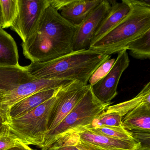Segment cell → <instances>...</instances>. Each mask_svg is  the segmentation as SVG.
<instances>
[{
    "instance_id": "1",
    "label": "cell",
    "mask_w": 150,
    "mask_h": 150,
    "mask_svg": "<svg viewBox=\"0 0 150 150\" xmlns=\"http://www.w3.org/2000/svg\"><path fill=\"white\" fill-rule=\"evenodd\" d=\"M78 28L49 4L35 30L23 42V55L35 63L50 61L72 52Z\"/></svg>"
},
{
    "instance_id": "2",
    "label": "cell",
    "mask_w": 150,
    "mask_h": 150,
    "mask_svg": "<svg viewBox=\"0 0 150 150\" xmlns=\"http://www.w3.org/2000/svg\"><path fill=\"white\" fill-rule=\"evenodd\" d=\"M110 58L88 49L73 51L50 61L31 63L26 68L34 79L67 80L88 85L95 71Z\"/></svg>"
},
{
    "instance_id": "3",
    "label": "cell",
    "mask_w": 150,
    "mask_h": 150,
    "mask_svg": "<svg viewBox=\"0 0 150 150\" xmlns=\"http://www.w3.org/2000/svg\"><path fill=\"white\" fill-rule=\"evenodd\" d=\"M129 7L127 15L111 31L88 49L104 55L127 50L133 40L150 30V3L145 1L125 0Z\"/></svg>"
},
{
    "instance_id": "4",
    "label": "cell",
    "mask_w": 150,
    "mask_h": 150,
    "mask_svg": "<svg viewBox=\"0 0 150 150\" xmlns=\"http://www.w3.org/2000/svg\"><path fill=\"white\" fill-rule=\"evenodd\" d=\"M56 99V94L33 110L8 121L7 126L20 142L42 149L48 131L50 115Z\"/></svg>"
},
{
    "instance_id": "5",
    "label": "cell",
    "mask_w": 150,
    "mask_h": 150,
    "mask_svg": "<svg viewBox=\"0 0 150 150\" xmlns=\"http://www.w3.org/2000/svg\"><path fill=\"white\" fill-rule=\"evenodd\" d=\"M112 103H103L92 92L91 86L87 93L61 122L46 136L42 150L48 148L59 139L79 126H87Z\"/></svg>"
},
{
    "instance_id": "6",
    "label": "cell",
    "mask_w": 150,
    "mask_h": 150,
    "mask_svg": "<svg viewBox=\"0 0 150 150\" xmlns=\"http://www.w3.org/2000/svg\"><path fill=\"white\" fill-rule=\"evenodd\" d=\"M90 86L74 81L59 88L49 118L46 136L52 132L83 97ZM45 136V137H46Z\"/></svg>"
},
{
    "instance_id": "7",
    "label": "cell",
    "mask_w": 150,
    "mask_h": 150,
    "mask_svg": "<svg viewBox=\"0 0 150 150\" xmlns=\"http://www.w3.org/2000/svg\"><path fill=\"white\" fill-rule=\"evenodd\" d=\"M19 12L10 27L26 41L36 28L42 14L49 5V0H18Z\"/></svg>"
},
{
    "instance_id": "8",
    "label": "cell",
    "mask_w": 150,
    "mask_h": 150,
    "mask_svg": "<svg viewBox=\"0 0 150 150\" xmlns=\"http://www.w3.org/2000/svg\"><path fill=\"white\" fill-rule=\"evenodd\" d=\"M117 56L112 68L103 79L91 87L96 98L103 103H108L117 95V88L120 78L129 65L127 50H123Z\"/></svg>"
},
{
    "instance_id": "9",
    "label": "cell",
    "mask_w": 150,
    "mask_h": 150,
    "mask_svg": "<svg viewBox=\"0 0 150 150\" xmlns=\"http://www.w3.org/2000/svg\"><path fill=\"white\" fill-rule=\"evenodd\" d=\"M71 81L67 80H33L20 85L1 96L0 106L8 112L15 104L34 94L44 90L59 88Z\"/></svg>"
},
{
    "instance_id": "10",
    "label": "cell",
    "mask_w": 150,
    "mask_h": 150,
    "mask_svg": "<svg viewBox=\"0 0 150 150\" xmlns=\"http://www.w3.org/2000/svg\"><path fill=\"white\" fill-rule=\"evenodd\" d=\"M108 0H102L83 21L78 25L74 39L73 51L86 50L89 48L91 41L103 19L110 8Z\"/></svg>"
},
{
    "instance_id": "11",
    "label": "cell",
    "mask_w": 150,
    "mask_h": 150,
    "mask_svg": "<svg viewBox=\"0 0 150 150\" xmlns=\"http://www.w3.org/2000/svg\"><path fill=\"white\" fill-rule=\"evenodd\" d=\"M72 131L77 134L81 142L104 149L134 150L141 147L140 143L137 140L112 138L95 133L83 126L77 127Z\"/></svg>"
},
{
    "instance_id": "12",
    "label": "cell",
    "mask_w": 150,
    "mask_h": 150,
    "mask_svg": "<svg viewBox=\"0 0 150 150\" xmlns=\"http://www.w3.org/2000/svg\"><path fill=\"white\" fill-rule=\"evenodd\" d=\"M109 1L111 6L110 9L97 28L90 45L102 38L111 31L120 23L129 12V7L125 0H122L121 2H118L116 1Z\"/></svg>"
},
{
    "instance_id": "13",
    "label": "cell",
    "mask_w": 150,
    "mask_h": 150,
    "mask_svg": "<svg viewBox=\"0 0 150 150\" xmlns=\"http://www.w3.org/2000/svg\"><path fill=\"white\" fill-rule=\"evenodd\" d=\"M34 79L29 74L26 67L0 66V97Z\"/></svg>"
},
{
    "instance_id": "14",
    "label": "cell",
    "mask_w": 150,
    "mask_h": 150,
    "mask_svg": "<svg viewBox=\"0 0 150 150\" xmlns=\"http://www.w3.org/2000/svg\"><path fill=\"white\" fill-rule=\"evenodd\" d=\"M101 1L72 0L71 3L60 10L59 13L67 21L78 26Z\"/></svg>"
},
{
    "instance_id": "15",
    "label": "cell",
    "mask_w": 150,
    "mask_h": 150,
    "mask_svg": "<svg viewBox=\"0 0 150 150\" xmlns=\"http://www.w3.org/2000/svg\"><path fill=\"white\" fill-rule=\"evenodd\" d=\"M59 88L41 91L18 102L8 110L9 120L19 117L33 110L54 96Z\"/></svg>"
},
{
    "instance_id": "16",
    "label": "cell",
    "mask_w": 150,
    "mask_h": 150,
    "mask_svg": "<svg viewBox=\"0 0 150 150\" xmlns=\"http://www.w3.org/2000/svg\"><path fill=\"white\" fill-rule=\"evenodd\" d=\"M122 126L128 131L150 132V105H143L127 113L122 119Z\"/></svg>"
},
{
    "instance_id": "17",
    "label": "cell",
    "mask_w": 150,
    "mask_h": 150,
    "mask_svg": "<svg viewBox=\"0 0 150 150\" xmlns=\"http://www.w3.org/2000/svg\"><path fill=\"white\" fill-rule=\"evenodd\" d=\"M19 66V54L14 39L4 29H0V66Z\"/></svg>"
},
{
    "instance_id": "18",
    "label": "cell",
    "mask_w": 150,
    "mask_h": 150,
    "mask_svg": "<svg viewBox=\"0 0 150 150\" xmlns=\"http://www.w3.org/2000/svg\"><path fill=\"white\" fill-rule=\"evenodd\" d=\"M145 105H150V82L144 86L143 89L134 98L115 105H110L104 111L106 113L117 112L123 117L130 111Z\"/></svg>"
},
{
    "instance_id": "19",
    "label": "cell",
    "mask_w": 150,
    "mask_h": 150,
    "mask_svg": "<svg viewBox=\"0 0 150 150\" xmlns=\"http://www.w3.org/2000/svg\"><path fill=\"white\" fill-rule=\"evenodd\" d=\"M132 57L137 59L144 60L150 58V30L144 33L128 45Z\"/></svg>"
},
{
    "instance_id": "20",
    "label": "cell",
    "mask_w": 150,
    "mask_h": 150,
    "mask_svg": "<svg viewBox=\"0 0 150 150\" xmlns=\"http://www.w3.org/2000/svg\"><path fill=\"white\" fill-rule=\"evenodd\" d=\"M47 150H87L74 132L67 133L55 141Z\"/></svg>"
},
{
    "instance_id": "21",
    "label": "cell",
    "mask_w": 150,
    "mask_h": 150,
    "mask_svg": "<svg viewBox=\"0 0 150 150\" xmlns=\"http://www.w3.org/2000/svg\"><path fill=\"white\" fill-rule=\"evenodd\" d=\"M2 14V29L10 28L19 12L18 0H0Z\"/></svg>"
},
{
    "instance_id": "22",
    "label": "cell",
    "mask_w": 150,
    "mask_h": 150,
    "mask_svg": "<svg viewBox=\"0 0 150 150\" xmlns=\"http://www.w3.org/2000/svg\"><path fill=\"white\" fill-rule=\"evenodd\" d=\"M84 127L95 133L112 138L122 140H136L122 125L118 127L103 126L99 127Z\"/></svg>"
},
{
    "instance_id": "23",
    "label": "cell",
    "mask_w": 150,
    "mask_h": 150,
    "mask_svg": "<svg viewBox=\"0 0 150 150\" xmlns=\"http://www.w3.org/2000/svg\"><path fill=\"white\" fill-rule=\"evenodd\" d=\"M105 111V110H104ZM97 116L92 123L86 127H99L101 126L118 127L122 125L123 117L117 112L106 113L105 111Z\"/></svg>"
},
{
    "instance_id": "24",
    "label": "cell",
    "mask_w": 150,
    "mask_h": 150,
    "mask_svg": "<svg viewBox=\"0 0 150 150\" xmlns=\"http://www.w3.org/2000/svg\"><path fill=\"white\" fill-rule=\"evenodd\" d=\"M115 60L116 59L110 58L101 64L91 75L88 84L92 86L105 77L112 68Z\"/></svg>"
},
{
    "instance_id": "25",
    "label": "cell",
    "mask_w": 150,
    "mask_h": 150,
    "mask_svg": "<svg viewBox=\"0 0 150 150\" xmlns=\"http://www.w3.org/2000/svg\"><path fill=\"white\" fill-rule=\"evenodd\" d=\"M19 142L6 125L4 131L0 134V150H6L13 147Z\"/></svg>"
},
{
    "instance_id": "26",
    "label": "cell",
    "mask_w": 150,
    "mask_h": 150,
    "mask_svg": "<svg viewBox=\"0 0 150 150\" xmlns=\"http://www.w3.org/2000/svg\"><path fill=\"white\" fill-rule=\"evenodd\" d=\"M128 132L135 140L140 143L141 147L150 148V132L142 131Z\"/></svg>"
},
{
    "instance_id": "27",
    "label": "cell",
    "mask_w": 150,
    "mask_h": 150,
    "mask_svg": "<svg viewBox=\"0 0 150 150\" xmlns=\"http://www.w3.org/2000/svg\"><path fill=\"white\" fill-rule=\"evenodd\" d=\"M72 0H49V4L57 11H60L71 3Z\"/></svg>"
},
{
    "instance_id": "28",
    "label": "cell",
    "mask_w": 150,
    "mask_h": 150,
    "mask_svg": "<svg viewBox=\"0 0 150 150\" xmlns=\"http://www.w3.org/2000/svg\"><path fill=\"white\" fill-rule=\"evenodd\" d=\"M9 120L8 112L4 110L0 106V134L6 127V123Z\"/></svg>"
},
{
    "instance_id": "29",
    "label": "cell",
    "mask_w": 150,
    "mask_h": 150,
    "mask_svg": "<svg viewBox=\"0 0 150 150\" xmlns=\"http://www.w3.org/2000/svg\"><path fill=\"white\" fill-rule=\"evenodd\" d=\"M81 144L82 146L86 149L87 150H110V149H104V148H100V147H97V146H95L92 145L90 144H87V143H84V142H81L80 140ZM140 148H138L134 150H139Z\"/></svg>"
},
{
    "instance_id": "30",
    "label": "cell",
    "mask_w": 150,
    "mask_h": 150,
    "mask_svg": "<svg viewBox=\"0 0 150 150\" xmlns=\"http://www.w3.org/2000/svg\"><path fill=\"white\" fill-rule=\"evenodd\" d=\"M6 150H33L28 145L22 142H19L13 147H11Z\"/></svg>"
},
{
    "instance_id": "31",
    "label": "cell",
    "mask_w": 150,
    "mask_h": 150,
    "mask_svg": "<svg viewBox=\"0 0 150 150\" xmlns=\"http://www.w3.org/2000/svg\"><path fill=\"white\" fill-rule=\"evenodd\" d=\"M2 14H1V2H0V29L2 28Z\"/></svg>"
},
{
    "instance_id": "32",
    "label": "cell",
    "mask_w": 150,
    "mask_h": 150,
    "mask_svg": "<svg viewBox=\"0 0 150 150\" xmlns=\"http://www.w3.org/2000/svg\"><path fill=\"white\" fill-rule=\"evenodd\" d=\"M139 150H150V148L146 147H141Z\"/></svg>"
},
{
    "instance_id": "33",
    "label": "cell",
    "mask_w": 150,
    "mask_h": 150,
    "mask_svg": "<svg viewBox=\"0 0 150 150\" xmlns=\"http://www.w3.org/2000/svg\"><path fill=\"white\" fill-rule=\"evenodd\" d=\"M33 150H34V149H33Z\"/></svg>"
}]
</instances>
